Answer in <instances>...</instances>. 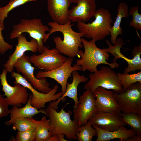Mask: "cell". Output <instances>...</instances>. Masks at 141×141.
<instances>
[{"label": "cell", "mask_w": 141, "mask_h": 141, "mask_svg": "<svg viewBox=\"0 0 141 141\" xmlns=\"http://www.w3.org/2000/svg\"><path fill=\"white\" fill-rule=\"evenodd\" d=\"M124 91L132 84L137 82L141 83V71L136 73L129 74L120 73H117Z\"/></svg>", "instance_id": "83f0119b"}, {"label": "cell", "mask_w": 141, "mask_h": 141, "mask_svg": "<svg viewBox=\"0 0 141 141\" xmlns=\"http://www.w3.org/2000/svg\"><path fill=\"white\" fill-rule=\"evenodd\" d=\"M119 141H141V136L135 134L130 138L125 139H119Z\"/></svg>", "instance_id": "e575fe53"}, {"label": "cell", "mask_w": 141, "mask_h": 141, "mask_svg": "<svg viewBox=\"0 0 141 141\" xmlns=\"http://www.w3.org/2000/svg\"><path fill=\"white\" fill-rule=\"evenodd\" d=\"M114 92L101 87L95 89L93 94L96 99L97 111L118 113L121 112L114 98Z\"/></svg>", "instance_id": "e0dca14e"}, {"label": "cell", "mask_w": 141, "mask_h": 141, "mask_svg": "<svg viewBox=\"0 0 141 141\" xmlns=\"http://www.w3.org/2000/svg\"><path fill=\"white\" fill-rule=\"evenodd\" d=\"M97 134L96 130L92 127L89 121L86 124L78 126L76 130V135L79 141H91Z\"/></svg>", "instance_id": "484cf974"}, {"label": "cell", "mask_w": 141, "mask_h": 141, "mask_svg": "<svg viewBox=\"0 0 141 141\" xmlns=\"http://www.w3.org/2000/svg\"><path fill=\"white\" fill-rule=\"evenodd\" d=\"M3 96L0 94V118L7 117L10 112L7 99Z\"/></svg>", "instance_id": "d6a6232c"}, {"label": "cell", "mask_w": 141, "mask_h": 141, "mask_svg": "<svg viewBox=\"0 0 141 141\" xmlns=\"http://www.w3.org/2000/svg\"><path fill=\"white\" fill-rule=\"evenodd\" d=\"M36 135V128L27 131H18L15 137H12L10 139L11 141H35Z\"/></svg>", "instance_id": "4dcf8cb0"}, {"label": "cell", "mask_w": 141, "mask_h": 141, "mask_svg": "<svg viewBox=\"0 0 141 141\" xmlns=\"http://www.w3.org/2000/svg\"><path fill=\"white\" fill-rule=\"evenodd\" d=\"M73 61V58L69 57L60 67L50 71H38L36 74L35 77L38 79L48 77L56 81L61 86L62 96L66 92L67 81L68 78L71 77L72 72L75 70L81 71V66L76 64L72 66Z\"/></svg>", "instance_id": "4fadbf2b"}, {"label": "cell", "mask_w": 141, "mask_h": 141, "mask_svg": "<svg viewBox=\"0 0 141 141\" xmlns=\"http://www.w3.org/2000/svg\"><path fill=\"white\" fill-rule=\"evenodd\" d=\"M48 141H59L58 134H56L51 136Z\"/></svg>", "instance_id": "d590c367"}, {"label": "cell", "mask_w": 141, "mask_h": 141, "mask_svg": "<svg viewBox=\"0 0 141 141\" xmlns=\"http://www.w3.org/2000/svg\"><path fill=\"white\" fill-rule=\"evenodd\" d=\"M90 124H94L104 130L112 131L127 124L122 120L119 113L96 111L89 119Z\"/></svg>", "instance_id": "9a60e30c"}, {"label": "cell", "mask_w": 141, "mask_h": 141, "mask_svg": "<svg viewBox=\"0 0 141 141\" xmlns=\"http://www.w3.org/2000/svg\"><path fill=\"white\" fill-rule=\"evenodd\" d=\"M119 114L123 121L129 125L131 129L138 136H141V114L134 112Z\"/></svg>", "instance_id": "cb8c5ba5"}, {"label": "cell", "mask_w": 141, "mask_h": 141, "mask_svg": "<svg viewBox=\"0 0 141 141\" xmlns=\"http://www.w3.org/2000/svg\"><path fill=\"white\" fill-rule=\"evenodd\" d=\"M7 72L3 68L0 74L1 85L4 93L3 96H6L9 105L20 107L22 104H26L28 99L29 94L27 89L19 83H15L14 86L10 85L7 80Z\"/></svg>", "instance_id": "7c38bea8"}, {"label": "cell", "mask_w": 141, "mask_h": 141, "mask_svg": "<svg viewBox=\"0 0 141 141\" xmlns=\"http://www.w3.org/2000/svg\"><path fill=\"white\" fill-rule=\"evenodd\" d=\"M139 8L138 6H134L129 10V15L132 16V20L129 25L136 30H141V14L138 12Z\"/></svg>", "instance_id": "1f68e13d"}, {"label": "cell", "mask_w": 141, "mask_h": 141, "mask_svg": "<svg viewBox=\"0 0 141 141\" xmlns=\"http://www.w3.org/2000/svg\"><path fill=\"white\" fill-rule=\"evenodd\" d=\"M96 99L93 93L86 90L80 95L79 103L73 110V120L78 126L86 124L89 119L97 111Z\"/></svg>", "instance_id": "8fae6325"}, {"label": "cell", "mask_w": 141, "mask_h": 141, "mask_svg": "<svg viewBox=\"0 0 141 141\" xmlns=\"http://www.w3.org/2000/svg\"><path fill=\"white\" fill-rule=\"evenodd\" d=\"M11 73L12 77L15 79L14 83L21 84L31 92V104L38 110L44 108L47 103L56 101L62 96V91L56 93L58 91L59 87L57 85H55L49 92L46 93H42L36 90L20 73L13 71Z\"/></svg>", "instance_id": "ba28073f"}, {"label": "cell", "mask_w": 141, "mask_h": 141, "mask_svg": "<svg viewBox=\"0 0 141 141\" xmlns=\"http://www.w3.org/2000/svg\"><path fill=\"white\" fill-rule=\"evenodd\" d=\"M17 44L15 45V51L10 55L6 62L4 64V69L8 72L11 73L14 70L13 66L16 62L25 54L27 51L34 53L38 50L37 42L33 38L30 41L27 40L22 34L17 38Z\"/></svg>", "instance_id": "2e32d148"}, {"label": "cell", "mask_w": 141, "mask_h": 141, "mask_svg": "<svg viewBox=\"0 0 141 141\" xmlns=\"http://www.w3.org/2000/svg\"><path fill=\"white\" fill-rule=\"evenodd\" d=\"M30 61L36 68L44 71L55 69L62 65L67 59L56 48L50 49L44 46L40 54L29 57Z\"/></svg>", "instance_id": "9c48e42d"}, {"label": "cell", "mask_w": 141, "mask_h": 141, "mask_svg": "<svg viewBox=\"0 0 141 141\" xmlns=\"http://www.w3.org/2000/svg\"><path fill=\"white\" fill-rule=\"evenodd\" d=\"M131 54L133 58L129 59L126 57L121 52L119 53V58H122L128 63V66L125 68L123 74L128 73L130 72H134L137 70H141V43L139 46H136L133 48Z\"/></svg>", "instance_id": "603a6c76"}, {"label": "cell", "mask_w": 141, "mask_h": 141, "mask_svg": "<svg viewBox=\"0 0 141 141\" xmlns=\"http://www.w3.org/2000/svg\"><path fill=\"white\" fill-rule=\"evenodd\" d=\"M50 29L43 24L40 18L32 19H23L19 23L14 25L10 33L9 39H13L18 37L24 33H28L29 36L36 40L38 45V52L42 53L44 46L43 42L46 43V31Z\"/></svg>", "instance_id": "5b68a950"}, {"label": "cell", "mask_w": 141, "mask_h": 141, "mask_svg": "<svg viewBox=\"0 0 141 141\" xmlns=\"http://www.w3.org/2000/svg\"><path fill=\"white\" fill-rule=\"evenodd\" d=\"M129 10L128 6L126 3L121 2L119 4L117 16L113 25L110 30V40L113 44L115 43L118 36L122 34V29L120 25L123 18L128 17Z\"/></svg>", "instance_id": "7402d4cb"}, {"label": "cell", "mask_w": 141, "mask_h": 141, "mask_svg": "<svg viewBox=\"0 0 141 141\" xmlns=\"http://www.w3.org/2000/svg\"><path fill=\"white\" fill-rule=\"evenodd\" d=\"M71 22L69 21L65 24H61L54 21L49 22L48 25L51 28L47 34L46 40L47 41L50 35L54 33L57 32H61L63 36V40L59 36L54 38L56 48L60 53L73 58L79 55V48L83 47L81 39L84 36V34L74 31L72 28L73 24Z\"/></svg>", "instance_id": "6da1fadb"}, {"label": "cell", "mask_w": 141, "mask_h": 141, "mask_svg": "<svg viewBox=\"0 0 141 141\" xmlns=\"http://www.w3.org/2000/svg\"><path fill=\"white\" fill-rule=\"evenodd\" d=\"M74 3L77 5L68 10L69 21L86 23L94 16L96 10L95 0H74Z\"/></svg>", "instance_id": "5bb4252c"}, {"label": "cell", "mask_w": 141, "mask_h": 141, "mask_svg": "<svg viewBox=\"0 0 141 141\" xmlns=\"http://www.w3.org/2000/svg\"><path fill=\"white\" fill-rule=\"evenodd\" d=\"M31 98V94L30 93L28 99L24 107L20 108L16 106H13L10 110V119L5 122V125L10 126L17 120L20 118H32L35 115L40 113L46 114V109L42 108L39 110L32 105Z\"/></svg>", "instance_id": "ffe728a7"}, {"label": "cell", "mask_w": 141, "mask_h": 141, "mask_svg": "<svg viewBox=\"0 0 141 141\" xmlns=\"http://www.w3.org/2000/svg\"></svg>", "instance_id": "74e56055"}, {"label": "cell", "mask_w": 141, "mask_h": 141, "mask_svg": "<svg viewBox=\"0 0 141 141\" xmlns=\"http://www.w3.org/2000/svg\"><path fill=\"white\" fill-rule=\"evenodd\" d=\"M59 137V141H67L64 138L65 135L63 134H58Z\"/></svg>", "instance_id": "8d00e7d4"}, {"label": "cell", "mask_w": 141, "mask_h": 141, "mask_svg": "<svg viewBox=\"0 0 141 141\" xmlns=\"http://www.w3.org/2000/svg\"><path fill=\"white\" fill-rule=\"evenodd\" d=\"M48 12L53 21L63 24L68 22L69 7L74 0H47Z\"/></svg>", "instance_id": "ac0fdd59"}, {"label": "cell", "mask_w": 141, "mask_h": 141, "mask_svg": "<svg viewBox=\"0 0 141 141\" xmlns=\"http://www.w3.org/2000/svg\"><path fill=\"white\" fill-rule=\"evenodd\" d=\"M113 96L120 112L141 114V83L132 84L122 92H113Z\"/></svg>", "instance_id": "52a82bcc"}, {"label": "cell", "mask_w": 141, "mask_h": 141, "mask_svg": "<svg viewBox=\"0 0 141 141\" xmlns=\"http://www.w3.org/2000/svg\"><path fill=\"white\" fill-rule=\"evenodd\" d=\"M93 16L95 19L91 23L78 22L77 26L79 32L84 33L85 37L96 42L110 34L113 20L109 10L102 8L96 9Z\"/></svg>", "instance_id": "3957f363"}, {"label": "cell", "mask_w": 141, "mask_h": 141, "mask_svg": "<svg viewBox=\"0 0 141 141\" xmlns=\"http://www.w3.org/2000/svg\"><path fill=\"white\" fill-rule=\"evenodd\" d=\"M13 67L17 73H21L23 77L36 89L43 93L50 92L52 88L46 78H37L34 75V68L31 64L29 57L24 54L14 64Z\"/></svg>", "instance_id": "30bf717a"}, {"label": "cell", "mask_w": 141, "mask_h": 141, "mask_svg": "<svg viewBox=\"0 0 141 141\" xmlns=\"http://www.w3.org/2000/svg\"><path fill=\"white\" fill-rule=\"evenodd\" d=\"M36 0H10L5 6L0 7V28L2 31L4 29V21L8 16L10 11L18 6L24 5L31 1H35Z\"/></svg>", "instance_id": "4316f807"}, {"label": "cell", "mask_w": 141, "mask_h": 141, "mask_svg": "<svg viewBox=\"0 0 141 141\" xmlns=\"http://www.w3.org/2000/svg\"><path fill=\"white\" fill-rule=\"evenodd\" d=\"M106 43L108 47L107 48H103V50L105 52L112 54L114 56V58L112 61L113 63L116 62V60L119 58L118 54L120 52L121 49L125 43L121 38H117L114 45H112L108 40H106Z\"/></svg>", "instance_id": "f546056e"}, {"label": "cell", "mask_w": 141, "mask_h": 141, "mask_svg": "<svg viewBox=\"0 0 141 141\" xmlns=\"http://www.w3.org/2000/svg\"><path fill=\"white\" fill-rule=\"evenodd\" d=\"M0 28V54H4L7 51L12 49L13 46L5 42Z\"/></svg>", "instance_id": "836d02e7"}, {"label": "cell", "mask_w": 141, "mask_h": 141, "mask_svg": "<svg viewBox=\"0 0 141 141\" xmlns=\"http://www.w3.org/2000/svg\"><path fill=\"white\" fill-rule=\"evenodd\" d=\"M71 75L73 80L71 83H67V87L64 93L56 101L50 102L49 105L55 110L57 111L58 105L60 101L64 100L65 97L67 96L72 99L74 101V108H76L79 103L77 96V88L78 85L81 83H85L88 78L83 75H80L77 70L73 71Z\"/></svg>", "instance_id": "d6986e66"}, {"label": "cell", "mask_w": 141, "mask_h": 141, "mask_svg": "<svg viewBox=\"0 0 141 141\" xmlns=\"http://www.w3.org/2000/svg\"><path fill=\"white\" fill-rule=\"evenodd\" d=\"M81 40L84 51L79 50L78 54L81 58L76 60V64L81 66V71L87 70L93 73L98 70L97 66L101 64L108 65L112 69L119 67V64L116 62H108L109 54L98 47L95 41L92 40L88 41L83 38H81Z\"/></svg>", "instance_id": "7a4b0ae2"}, {"label": "cell", "mask_w": 141, "mask_h": 141, "mask_svg": "<svg viewBox=\"0 0 141 141\" xmlns=\"http://www.w3.org/2000/svg\"><path fill=\"white\" fill-rule=\"evenodd\" d=\"M92 126L97 131L96 141H109L115 139H125L136 134L132 130L127 129L124 126H121L117 130L110 131L103 130L94 124Z\"/></svg>", "instance_id": "44dd1931"}, {"label": "cell", "mask_w": 141, "mask_h": 141, "mask_svg": "<svg viewBox=\"0 0 141 141\" xmlns=\"http://www.w3.org/2000/svg\"><path fill=\"white\" fill-rule=\"evenodd\" d=\"M36 135L35 141H48L50 137L49 133L50 120L45 116L40 120H36Z\"/></svg>", "instance_id": "d4e9b609"}, {"label": "cell", "mask_w": 141, "mask_h": 141, "mask_svg": "<svg viewBox=\"0 0 141 141\" xmlns=\"http://www.w3.org/2000/svg\"><path fill=\"white\" fill-rule=\"evenodd\" d=\"M46 115L50 120L49 133L50 137L59 134H63L68 140H76V130L78 126L72 120V114L69 110L66 112L62 108L59 112L49 105L46 108Z\"/></svg>", "instance_id": "277c9868"}, {"label": "cell", "mask_w": 141, "mask_h": 141, "mask_svg": "<svg viewBox=\"0 0 141 141\" xmlns=\"http://www.w3.org/2000/svg\"><path fill=\"white\" fill-rule=\"evenodd\" d=\"M13 129L20 132H23L37 126L36 120L32 118H22L17 120L12 125Z\"/></svg>", "instance_id": "f1b7e54d"}, {"label": "cell", "mask_w": 141, "mask_h": 141, "mask_svg": "<svg viewBox=\"0 0 141 141\" xmlns=\"http://www.w3.org/2000/svg\"><path fill=\"white\" fill-rule=\"evenodd\" d=\"M89 77L90 79L85 84L84 88L89 90L92 93L98 87L113 90L114 92L118 93L124 91L117 73L110 68L102 66L100 70L90 74Z\"/></svg>", "instance_id": "8992f818"}]
</instances>
